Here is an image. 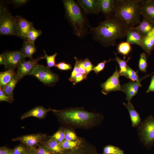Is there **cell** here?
<instances>
[{"instance_id": "32", "label": "cell", "mask_w": 154, "mask_h": 154, "mask_svg": "<svg viewBox=\"0 0 154 154\" xmlns=\"http://www.w3.org/2000/svg\"><path fill=\"white\" fill-rule=\"evenodd\" d=\"M65 140L68 141H75L78 139L79 137L78 136L74 129L65 127Z\"/></svg>"}, {"instance_id": "8", "label": "cell", "mask_w": 154, "mask_h": 154, "mask_svg": "<svg viewBox=\"0 0 154 154\" xmlns=\"http://www.w3.org/2000/svg\"><path fill=\"white\" fill-rule=\"evenodd\" d=\"M121 75L119 70L116 66L115 72L108 79L104 82L101 84L100 86L102 88V92L106 95L108 93L112 91H122L121 86L120 85L119 78Z\"/></svg>"}, {"instance_id": "49", "label": "cell", "mask_w": 154, "mask_h": 154, "mask_svg": "<svg viewBox=\"0 0 154 154\" xmlns=\"http://www.w3.org/2000/svg\"><path fill=\"white\" fill-rule=\"evenodd\" d=\"M6 63L5 57L3 54L0 55V64L5 65Z\"/></svg>"}, {"instance_id": "13", "label": "cell", "mask_w": 154, "mask_h": 154, "mask_svg": "<svg viewBox=\"0 0 154 154\" xmlns=\"http://www.w3.org/2000/svg\"><path fill=\"white\" fill-rule=\"evenodd\" d=\"M154 74V72L151 74L143 76L140 81L138 82L130 81L124 84L121 86L122 91L126 95V100L130 101L133 97L136 95L138 92L139 87L142 86L140 82L151 74Z\"/></svg>"}, {"instance_id": "6", "label": "cell", "mask_w": 154, "mask_h": 154, "mask_svg": "<svg viewBox=\"0 0 154 154\" xmlns=\"http://www.w3.org/2000/svg\"><path fill=\"white\" fill-rule=\"evenodd\" d=\"M0 33L3 35L16 36V22L14 17L4 5H1Z\"/></svg>"}, {"instance_id": "39", "label": "cell", "mask_w": 154, "mask_h": 154, "mask_svg": "<svg viewBox=\"0 0 154 154\" xmlns=\"http://www.w3.org/2000/svg\"><path fill=\"white\" fill-rule=\"evenodd\" d=\"M82 62L84 66L88 75L93 70L94 66L88 58H85L82 60Z\"/></svg>"}, {"instance_id": "18", "label": "cell", "mask_w": 154, "mask_h": 154, "mask_svg": "<svg viewBox=\"0 0 154 154\" xmlns=\"http://www.w3.org/2000/svg\"><path fill=\"white\" fill-rule=\"evenodd\" d=\"M126 42L130 44H135L142 48L143 38L135 29L134 27L127 28Z\"/></svg>"}, {"instance_id": "5", "label": "cell", "mask_w": 154, "mask_h": 154, "mask_svg": "<svg viewBox=\"0 0 154 154\" xmlns=\"http://www.w3.org/2000/svg\"><path fill=\"white\" fill-rule=\"evenodd\" d=\"M141 142L147 148L154 145V116L150 115L137 126Z\"/></svg>"}, {"instance_id": "20", "label": "cell", "mask_w": 154, "mask_h": 154, "mask_svg": "<svg viewBox=\"0 0 154 154\" xmlns=\"http://www.w3.org/2000/svg\"><path fill=\"white\" fill-rule=\"evenodd\" d=\"M101 12H102L107 17L113 15L115 6V0H99Z\"/></svg>"}, {"instance_id": "14", "label": "cell", "mask_w": 154, "mask_h": 154, "mask_svg": "<svg viewBox=\"0 0 154 154\" xmlns=\"http://www.w3.org/2000/svg\"><path fill=\"white\" fill-rule=\"evenodd\" d=\"M141 15L154 23V0H140Z\"/></svg>"}, {"instance_id": "1", "label": "cell", "mask_w": 154, "mask_h": 154, "mask_svg": "<svg viewBox=\"0 0 154 154\" xmlns=\"http://www.w3.org/2000/svg\"><path fill=\"white\" fill-rule=\"evenodd\" d=\"M65 127L91 129L100 125L104 117L101 114L89 112L83 107H70L52 111Z\"/></svg>"}, {"instance_id": "42", "label": "cell", "mask_w": 154, "mask_h": 154, "mask_svg": "<svg viewBox=\"0 0 154 154\" xmlns=\"http://www.w3.org/2000/svg\"><path fill=\"white\" fill-rule=\"evenodd\" d=\"M14 100L13 98H12L6 95L0 88V102L4 101L10 103H12Z\"/></svg>"}, {"instance_id": "25", "label": "cell", "mask_w": 154, "mask_h": 154, "mask_svg": "<svg viewBox=\"0 0 154 154\" xmlns=\"http://www.w3.org/2000/svg\"><path fill=\"white\" fill-rule=\"evenodd\" d=\"M17 74L14 76L11 81L3 88H1L3 92L7 95L13 98V92L17 82L20 80Z\"/></svg>"}, {"instance_id": "17", "label": "cell", "mask_w": 154, "mask_h": 154, "mask_svg": "<svg viewBox=\"0 0 154 154\" xmlns=\"http://www.w3.org/2000/svg\"><path fill=\"white\" fill-rule=\"evenodd\" d=\"M52 109H46L42 106H37L33 108L23 114L21 119H23L30 117H33L39 119H43L46 116L47 113L52 111Z\"/></svg>"}, {"instance_id": "19", "label": "cell", "mask_w": 154, "mask_h": 154, "mask_svg": "<svg viewBox=\"0 0 154 154\" xmlns=\"http://www.w3.org/2000/svg\"><path fill=\"white\" fill-rule=\"evenodd\" d=\"M134 27L144 38L154 29V23L146 18L143 17L140 23Z\"/></svg>"}, {"instance_id": "26", "label": "cell", "mask_w": 154, "mask_h": 154, "mask_svg": "<svg viewBox=\"0 0 154 154\" xmlns=\"http://www.w3.org/2000/svg\"><path fill=\"white\" fill-rule=\"evenodd\" d=\"M45 144L53 154H62L64 152L60 143L50 138L46 141Z\"/></svg>"}, {"instance_id": "24", "label": "cell", "mask_w": 154, "mask_h": 154, "mask_svg": "<svg viewBox=\"0 0 154 154\" xmlns=\"http://www.w3.org/2000/svg\"><path fill=\"white\" fill-rule=\"evenodd\" d=\"M37 49L34 43L28 40L25 41L23 43L20 52L30 59H33V56L36 52Z\"/></svg>"}, {"instance_id": "38", "label": "cell", "mask_w": 154, "mask_h": 154, "mask_svg": "<svg viewBox=\"0 0 154 154\" xmlns=\"http://www.w3.org/2000/svg\"><path fill=\"white\" fill-rule=\"evenodd\" d=\"M113 60L110 59L108 60H104L103 62H100L96 66H94L93 70L97 75L99 72L102 71L104 69L106 64L108 62H110Z\"/></svg>"}, {"instance_id": "28", "label": "cell", "mask_w": 154, "mask_h": 154, "mask_svg": "<svg viewBox=\"0 0 154 154\" xmlns=\"http://www.w3.org/2000/svg\"><path fill=\"white\" fill-rule=\"evenodd\" d=\"M83 139L82 137H79L78 139L75 141H68L65 140L60 143L62 148L64 151L76 149L81 144Z\"/></svg>"}, {"instance_id": "31", "label": "cell", "mask_w": 154, "mask_h": 154, "mask_svg": "<svg viewBox=\"0 0 154 154\" xmlns=\"http://www.w3.org/2000/svg\"><path fill=\"white\" fill-rule=\"evenodd\" d=\"M65 127H60L59 129L49 138L61 143L65 140Z\"/></svg>"}, {"instance_id": "34", "label": "cell", "mask_w": 154, "mask_h": 154, "mask_svg": "<svg viewBox=\"0 0 154 154\" xmlns=\"http://www.w3.org/2000/svg\"><path fill=\"white\" fill-rule=\"evenodd\" d=\"M138 70L135 71L128 66L127 68V78L130 79L133 82H138L141 80L138 74Z\"/></svg>"}, {"instance_id": "47", "label": "cell", "mask_w": 154, "mask_h": 154, "mask_svg": "<svg viewBox=\"0 0 154 154\" xmlns=\"http://www.w3.org/2000/svg\"><path fill=\"white\" fill-rule=\"evenodd\" d=\"M0 154H13L12 151L6 147H1L0 149Z\"/></svg>"}, {"instance_id": "45", "label": "cell", "mask_w": 154, "mask_h": 154, "mask_svg": "<svg viewBox=\"0 0 154 154\" xmlns=\"http://www.w3.org/2000/svg\"><path fill=\"white\" fill-rule=\"evenodd\" d=\"M151 92H154V74L151 76V81L146 93H149Z\"/></svg>"}, {"instance_id": "4", "label": "cell", "mask_w": 154, "mask_h": 154, "mask_svg": "<svg viewBox=\"0 0 154 154\" xmlns=\"http://www.w3.org/2000/svg\"><path fill=\"white\" fill-rule=\"evenodd\" d=\"M65 14L74 34L80 38L86 35L88 26L80 7L74 0L63 1Z\"/></svg>"}, {"instance_id": "22", "label": "cell", "mask_w": 154, "mask_h": 154, "mask_svg": "<svg viewBox=\"0 0 154 154\" xmlns=\"http://www.w3.org/2000/svg\"><path fill=\"white\" fill-rule=\"evenodd\" d=\"M153 30L143 39L142 48L147 54V57L154 49V31Z\"/></svg>"}, {"instance_id": "12", "label": "cell", "mask_w": 154, "mask_h": 154, "mask_svg": "<svg viewBox=\"0 0 154 154\" xmlns=\"http://www.w3.org/2000/svg\"><path fill=\"white\" fill-rule=\"evenodd\" d=\"M15 17L16 36L25 40L29 31L33 27V24L21 16H17Z\"/></svg>"}, {"instance_id": "50", "label": "cell", "mask_w": 154, "mask_h": 154, "mask_svg": "<svg viewBox=\"0 0 154 154\" xmlns=\"http://www.w3.org/2000/svg\"><path fill=\"white\" fill-rule=\"evenodd\" d=\"M115 154H124V151L123 150L121 149Z\"/></svg>"}, {"instance_id": "11", "label": "cell", "mask_w": 154, "mask_h": 154, "mask_svg": "<svg viewBox=\"0 0 154 154\" xmlns=\"http://www.w3.org/2000/svg\"><path fill=\"white\" fill-rule=\"evenodd\" d=\"M62 154H99L95 146L83 138L80 145L77 148L64 151Z\"/></svg>"}, {"instance_id": "37", "label": "cell", "mask_w": 154, "mask_h": 154, "mask_svg": "<svg viewBox=\"0 0 154 154\" xmlns=\"http://www.w3.org/2000/svg\"><path fill=\"white\" fill-rule=\"evenodd\" d=\"M75 63L74 67L72 72L71 76L69 78V80L71 82H74L76 75L80 72L78 60L77 57H75Z\"/></svg>"}, {"instance_id": "9", "label": "cell", "mask_w": 154, "mask_h": 154, "mask_svg": "<svg viewBox=\"0 0 154 154\" xmlns=\"http://www.w3.org/2000/svg\"><path fill=\"white\" fill-rule=\"evenodd\" d=\"M43 59H44L43 56H39L34 59L24 60L21 62L17 67L16 72L20 80L26 75H31L39 61Z\"/></svg>"}, {"instance_id": "30", "label": "cell", "mask_w": 154, "mask_h": 154, "mask_svg": "<svg viewBox=\"0 0 154 154\" xmlns=\"http://www.w3.org/2000/svg\"><path fill=\"white\" fill-rule=\"evenodd\" d=\"M42 33L40 30L36 29L33 27L27 34L26 39L27 40L34 43L36 39L42 35Z\"/></svg>"}, {"instance_id": "16", "label": "cell", "mask_w": 154, "mask_h": 154, "mask_svg": "<svg viewBox=\"0 0 154 154\" xmlns=\"http://www.w3.org/2000/svg\"><path fill=\"white\" fill-rule=\"evenodd\" d=\"M78 4L84 11L88 14H98L101 12L99 0H79Z\"/></svg>"}, {"instance_id": "3", "label": "cell", "mask_w": 154, "mask_h": 154, "mask_svg": "<svg viewBox=\"0 0 154 154\" xmlns=\"http://www.w3.org/2000/svg\"><path fill=\"white\" fill-rule=\"evenodd\" d=\"M140 0H115L113 14L117 17L127 28L135 27L141 22Z\"/></svg>"}, {"instance_id": "29", "label": "cell", "mask_w": 154, "mask_h": 154, "mask_svg": "<svg viewBox=\"0 0 154 154\" xmlns=\"http://www.w3.org/2000/svg\"><path fill=\"white\" fill-rule=\"evenodd\" d=\"M131 50L130 44L127 42H120L118 45L117 50L118 52L124 56L127 55Z\"/></svg>"}, {"instance_id": "2", "label": "cell", "mask_w": 154, "mask_h": 154, "mask_svg": "<svg viewBox=\"0 0 154 154\" xmlns=\"http://www.w3.org/2000/svg\"><path fill=\"white\" fill-rule=\"evenodd\" d=\"M127 27L114 14L107 17L97 27H91L93 38L104 47L114 45L117 40L126 37Z\"/></svg>"}, {"instance_id": "51", "label": "cell", "mask_w": 154, "mask_h": 154, "mask_svg": "<svg viewBox=\"0 0 154 154\" xmlns=\"http://www.w3.org/2000/svg\"><path fill=\"white\" fill-rule=\"evenodd\" d=\"M35 154V153H27V154Z\"/></svg>"}, {"instance_id": "35", "label": "cell", "mask_w": 154, "mask_h": 154, "mask_svg": "<svg viewBox=\"0 0 154 154\" xmlns=\"http://www.w3.org/2000/svg\"><path fill=\"white\" fill-rule=\"evenodd\" d=\"M44 55L43 56L44 58L46 59L47 64V67L50 69V68L55 66V58L57 55V53H55L53 55H48L45 50H44Z\"/></svg>"}, {"instance_id": "23", "label": "cell", "mask_w": 154, "mask_h": 154, "mask_svg": "<svg viewBox=\"0 0 154 154\" xmlns=\"http://www.w3.org/2000/svg\"><path fill=\"white\" fill-rule=\"evenodd\" d=\"M15 69L9 68L5 71L0 73V88H3L11 80L16 74Z\"/></svg>"}, {"instance_id": "48", "label": "cell", "mask_w": 154, "mask_h": 154, "mask_svg": "<svg viewBox=\"0 0 154 154\" xmlns=\"http://www.w3.org/2000/svg\"><path fill=\"white\" fill-rule=\"evenodd\" d=\"M28 1L27 0H14L12 1L15 5L20 6L26 3Z\"/></svg>"}, {"instance_id": "36", "label": "cell", "mask_w": 154, "mask_h": 154, "mask_svg": "<svg viewBox=\"0 0 154 154\" xmlns=\"http://www.w3.org/2000/svg\"><path fill=\"white\" fill-rule=\"evenodd\" d=\"M121 149L118 147L109 145L104 147L102 154H115Z\"/></svg>"}, {"instance_id": "15", "label": "cell", "mask_w": 154, "mask_h": 154, "mask_svg": "<svg viewBox=\"0 0 154 154\" xmlns=\"http://www.w3.org/2000/svg\"><path fill=\"white\" fill-rule=\"evenodd\" d=\"M45 135L42 134H35L24 135L12 139L14 141H19L27 145L32 147L37 145L44 139Z\"/></svg>"}, {"instance_id": "43", "label": "cell", "mask_w": 154, "mask_h": 154, "mask_svg": "<svg viewBox=\"0 0 154 154\" xmlns=\"http://www.w3.org/2000/svg\"><path fill=\"white\" fill-rule=\"evenodd\" d=\"M87 77V75L83 74L79 72L76 75L73 84L74 85H75L83 80L86 79Z\"/></svg>"}, {"instance_id": "21", "label": "cell", "mask_w": 154, "mask_h": 154, "mask_svg": "<svg viewBox=\"0 0 154 154\" xmlns=\"http://www.w3.org/2000/svg\"><path fill=\"white\" fill-rule=\"evenodd\" d=\"M123 104L129 111L132 126L133 127L137 126L141 122L139 114L135 109L130 101H128L127 104L124 102H123Z\"/></svg>"}, {"instance_id": "46", "label": "cell", "mask_w": 154, "mask_h": 154, "mask_svg": "<svg viewBox=\"0 0 154 154\" xmlns=\"http://www.w3.org/2000/svg\"><path fill=\"white\" fill-rule=\"evenodd\" d=\"M78 62L80 72L83 74L87 76L88 75L87 74L86 70L84 66L82 60H78Z\"/></svg>"}, {"instance_id": "33", "label": "cell", "mask_w": 154, "mask_h": 154, "mask_svg": "<svg viewBox=\"0 0 154 154\" xmlns=\"http://www.w3.org/2000/svg\"><path fill=\"white\" fill-rule=\"evenodd\" d=\"M146 57L147 56L145 53L143 52L141 53L140 55L138 64L139 70L142 72L145 73L146 72L147 66Z\"/></svg>"}, {"instance_id": "10", "label": "cell", "mask_w": 154, "mask_h": 154, "mask_svg": "<svg viewBox=\"0 0 154 154\" xmlns=\"http://www.w3.org/2000/svg\"><path fill=\"white\" fill-rule=\"evenodd\" d=\"M3 54L6 60L5 67L8 69L11 68L15 69L27 57L20 51H9Z\"/></svg>"}, {"instance_id": "44", "label": "cell", "mask_w": 154, "mask_h": 154, "mask_svg": "<svg viewBox=\"0 0 154 154\" xmlns=\"http://www.w3.org/2000/svg\"><path fill=\"white\" fill-rule=\"evenodd\" d=\"M13 154H25V150L23 146L19 145L13 149Z\"/></svg>"}, {"instance_id": "27", "label": "cell", "mask_w": 154, "mask_h": 154, "mask_svg": "<svg viewBox=\"0 0 154 154\" xmlns=\"http://www.w3.org/2000/svg\"><path fill=\"white\" fill-rule=\"evenodd\" d=\"M116 57L113 60H116L118 64L119 67V72L121 76H123L127 78V70L128 66L127 63L129 60L131 58L130 57H128L127 59L125 60V56H124L123 59L122 60L118 57L116 53L114 52Z\"/></svg>"}, {"instance_id": "40", "label": "cell", "mask_w": 154, "mask_h": 154, "mask_svg": "<svg viewBox=\"0 0 154 154\" xmlns=\"http://www.w3.org/2000/svg\"><path fill=\"white\" fill-rule=\"evenodd\" d=\"M35 154H53L45 144V146L41 145L36 150Z\"/></svg>"}, {"instance_id": "7", "label": "cell", "mask_w": 154, "mask_h": 154, "mask_svg": "<svg viewBox=\"0 0 154 154\" xmlns=\"http://www.w3.org/2000/svg\"><path fill=\"white\" fill-rule=\"evenodd\" d=\"M31 75L44 85L48 86L53 85L59 79L58 75L51 71L47 66L39 64L36 65Z\"/></svg>"}, {"instance_id": "41", "label": "cell", "mask_w": 154, "mask_h": 154, "mask_svg": "<svg viewBox=\"0 0 154 154\" xmlns=\"http://www.w3.org/2000/svg\"><path fill=\"white\" fill-rule=\"evenodd\" d=\"M55 66L58 69L62 70H68L72 69V67L69 63L61 62L56 64Z\"/></svg>"}]
</instances>
